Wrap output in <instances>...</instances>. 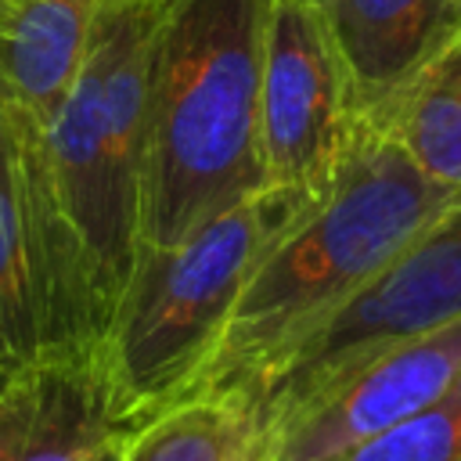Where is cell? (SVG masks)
Here are the masks:
<instances>
[{
    "mask_svg": "<svg viewBox=\"0 0 461 461\" xmlns=\"http://www.w3.org/2000/svg\"><path fill=\"white\" fill-rule=\"evenodd\" d=\"M169 0H101L86 54L43 130V162L104 335L140 249L148 79Z\"/></svg>",
    "mask_w": 461,
    "mask_h": 461,
    "instance_id": "4",
    "label": "cell"
},
{
    "mask_svg": "<svg viewBox=\"0 0 461 461\" xmlns=\"http://www.w3.org/2000/svg\"><path fill=\"white\" fill-rule=\"evenodd\" d=\"M4 382H7V375H4V371H0V385H4Z\"/></svg>",
    "mask_w": 461,
    "mask_h": 461,
    "instance_id": "15",
    "label": "cell"
},
{
    "mask_svg": "<svg viewBox=\"0 0 461 461\" xmlns=\"http://www.w3.org/2000/svg\"><path fill=\"white\" fill-rule=\"evenodd\" d=\"M461 378V321L371 357L274 436L270 461H335L432 407Z\"/></svg>",
    "mask_w": 461,
    "mask_h": 461,
    "instance_id": "7",
    "label": "cell"
},
{
    "mask_svg": "<svg viewBox=\"0 0 461 461\" xmlns=\"http://www.w3.org/2000/svg\"><path fill=\"white\" fill-rule=\"evenodd\" d=\"M270 411L252 385L198 389L140 421L119 461H270Z\"/></svg>",
    "mask_w": 461,
    "mask_h": 461,
    "instance_id": "11",
    "label": "cell"
},
{
    "mask_svg": "<svg viewBox=\"0 0 461 461\" xmlns=\"http://www.w3.org/2000/svg\"><path fill=\"white\" fill-rule=\"evenodd\" d=\"M335 461H461V378L432 407Z\"/></svg>",
    "mask_w": 461,
    "mask_h": 461,
    "instance_id": "13",
    "label": "cell"
},
{
    "mask_svg": "<svg viewBox=\"0 0 461 461\" xmlns=\"http://www.w3.org/2000/svg\"><path fill=\"white\" fill-rule=\"evenodd\" d=\"M457 202L461 194L429 180L396 140L357 126L321 205L274 245L245 285L194 393L220 385L263 393L303 339Z\"/></svg>",
    "mask_w": 461,
    "mask_h": 461,
    "instance_id": "1",
    "label": "cell"
},
{
    "mask_svg": "<svg viewBox=\"0 0 461 461\" xmlns=\"http://www.w3.org/2000/svg\"><path fill=\"white\" fill-rule=\"evenodd\" d=\"M454 321H461V202L281 360L263 385L270 432L277 436L321 393L382 349Z\"/></svg>",
    "mask_w": 461,
    "mask_h": 461,
    "instance_id": "5",
    "label": "cell"
},
{
    "mask_svg": "<svg viewBox=\"0 0 461 461\" xmlns=\"http://www.w3.org/2000/svg\"><path fill=\"white\" fill-rule=\"evenodd\" d=\"M274 0H169L140 173V249H169L267 191L259 83Z\"/></svg>",
    "mask_w": 461,
    "mask_h": 461,
    "instance_id": "2",
    "label": "cell"
},
{
    "mask_svg": "<svg viewBox=\"0 0 461 461\" xmlns=\"http://www.w3.org/2000/svg\"><path fill=\"white\" fill-rule=\"evenodd\" d=\"M130 432L94 353H47L0 385V461H104Z\"/></svg>",
    "mask_w": 461,
    "mask_h": 461,
    "instance_id": "8",
    "label": "cell"
},
{
    "mask_svg": "<svg viewBox=\"0 0 461 461\" xmlns=\"http://www.w3.org/2000/svg\"><path fill=\"white\" fill-rule=\"evenodd\" d=\"M104 461H119V450H115V454H108V457H104Z\"/></svg>",
    "mask_w": 461,
    "mask_h": 461,
    "instance_id": "14",
    "label": "cell"
},
{
    "mask_svg": "<svg viewBox=\"0 0 461 461\" xmlns=\"http://www.w3.org/2000/svg\"><path fill=\"white\" fill-rule=\"evenodd\" d=\"M349 86L313 0H274L259 83L267 187L324 194L353 140Z\"/></svg>",
    "mask_w": 461,
    "mask_h": 461,
    "instance_id": "6",
    "label": "cell"
},
{
    "mask_svg": "<svg viewBox=\"0 0 461 461\" xmlns=\"http://www.w3.org/2000/svg\"><path fill=\"white\" fill-rule=\"evenodd\" d=\"M364 130L385 133L429 180L461 194V43Z\"/></svg>",
    "mask_w": 461,
    "mask_h": 461,
    "instance_id": "12",
    "label": "cell"
},
{
    "mask_svg": "<svg viewBox=\"0 0 461 461\" xmlns=\"http://www.w3.org/2000/svg\"><path fill=\"white\" fill-rule=\"evenodd\" d=\"M339 54L357 126L378 122L461 43V0H313Z\"/></svg>",
    "mask_w": 461,
    "mask_h": 461,
    "instance_id": "9",
    "label": "cell"
},
{
    "mask_svg": "<svg viewBox=\"0 0 461 461\" xmlns=\"http://www.w3.org/2000/svg\"><path fill=\"white\" fill-rule=\"evenodd\" d=\"M324 194L267 187L169 249H137L101 346V367L130 429L194 393L245 285Z\"/></svg>",
    "mask_w": 461,
    "mask_h": 461,
    "instance_id": "3",
    "label": "cell"
},
{
    "mask_svg": "<svg viewBox=\"0 0 461 461\" xmlns=\"http://www.w3.org/2000/svg\"><path fill=\"white\" fill-rule=\"evenodd\" d=\"M101 0H0V122L47 130L86 54Z\"/></svg>",
    "mask_w": 461,
    "mask_h": 461,
    "instance_id": "10",
    "label": "cell"
}]
</instances>
